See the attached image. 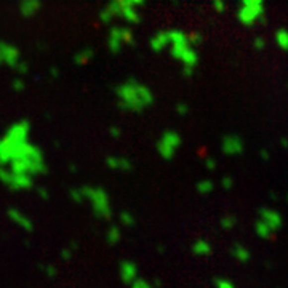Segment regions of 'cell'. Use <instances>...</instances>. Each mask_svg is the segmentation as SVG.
I'll list each match as a JSON object with an SVG mask.
<instances>
[{
    "mask_svg": "<svg viewBox=\"0 0 288 288\" xmlns=\"http://www.w3.org/2000/svg\"><path fill=\"white\" fill-rule=\"evenodd\" d=\"M259 155H261V158H264V160H268V158H269V152H268V150H266V149H261V150H259Z\"/></svg>",
    "mask_w": 288,
    "mask_h": 288,
    "instance_id": "f546056e",
    "label": "cell"
},
{
    "mask_svg": "<svg viewBox=\"0 0 288 288\" xmlns=\"http://www.w3.org/2000/svg\"><path fill=\"white\" fill-rule=\"evenodd\" d=\"M93 58H95V52H93V48H82L78 50V52L74 55V63L77 66H86V64H90L93 61Z\"/></svg>",
    "mask_w": 288,
    "mask_h": 288,
    "instance_id": "4fadbf2b",
    "label": "cell"
},
{
    "mask_svg": "<svg viewBox=\"0 0 288 288\" xmlns=\"http://www.w3.org/2000/svg\"><path fill=\"white\" fill-rule=\"evenodd\" d=\"M259 219H263L274 232L282 227V216H280V213L271 210V208H261L259 210Z\"/></svg>",
    "mask_w": 288,
    "mask_h": 288,
    "instance_id": "7c38bea8",
    "label": "cell"
},
{
    "mask_svg": "<svg viewBox=\"0 0 288 288\" xmlns=\"http://www.w3.org/2000/svg\"><path fill=\"white\" fill-rule=\"evenodd\" d=\"M11 88H13V91H16V93H21V91H23V90L26 88L24 77H21V75L14 77V78H13V82H11Z\"/></svg>",
    "mask_w": 288,
    "mask_h": 288,
    "instance_id": "d6986e66",
    "label": "cell"
},
{
    "mask_svg": "<svg viewBox=\"0 0 288 288\" xmlns=\"http://www.w3.org/2000/svg\"><path fill=\"white\" fill-rule=\"evenodd\" d=\"M42 10V0H19L18 11L24 19L35 18Z\"/></svg>",
    "mask_w": 288,
    "mask_h": 288,
    "instance_id": "8fae6325",
    "label": "cell"
},
{
    "mask_svg": "<svg viewBox=\"0 0 288 288\" xmlns=\"http://www.w3.org/2000/svg\"><path fill=\"white\" fill-rule=\"evenodd\" d=\"M194 250H196V253H205V255H208L212 251L210 245H208L207 242H197Z\"/></svg>",
    "mask_w": 288,
    "mask_h": 288,
    "instance_id": "7402d4cb",
    "label": "cell"
},
{
    "mask_svg": "<svg viewBox=\"0 0 288 288\" xmlns=\"http://www.w3.org/2000/svg\"><path fill=\"white\" fill-rule=\"evenodd\" d=\"M280 144H282V147H285V149H287V147H288V140H287V138H284V140H282V143H280Z\"/></svg>",
    "mask_w": 288,
    "mask_h": 288,
    "instance_id": "1f68e13d",
    "label": "cell"
},
{
    "mask_svg": "<svg viewBox=\"0 0 288 288\" xmlns=\"http://www.w3.org/2000/svg\"><path fill=\"white\" fill-rule=\"evenodd\" d=\"M197 189H199L200 194H208V192L213 191V183L208 181V179H204V181H200L197 184Z\"/></svg>",
    "mask_w": 288,
    "mask_h": 288,
    "instance_id": "44dd1931",
    "label": "cell"
},
{
    "mask_svg": "<svg viewBox=\"0 0 288 288\" xmlns=\"http://www.w3.org/2000/svg\"><path fill=\"white\" fill-rule=\"evenodd\" d=\"M205 163H207V168L208 170H215L216 168V160H215V158H208Z\"/></svg>",
    "mask_w": 288,
    "mask_h": 288,
    "instance_id": "83f0119b",
    "label": "cell"
},
{
    "mask_svg": "<svg viewBox=\"0 0 288 288\" xmlns=\"http://www.w3.org/2000/svg\"><path fill=\"white\" fill-rule=\"evenodd\" d=\"M221 150L226 155H230V157L242 155L243 150H245V143L239 135L229 133L221 140Z\"/></svg>",
    "mask_w": 288,
    "mask_h": 288,
    "instance_id": "9c48e42d",
    "label": "cell"
},
{
    "mask_svg": "<svg viewBox=\"0 0 288 288\" xmlns=\"http://www.w3.org/2000/svg\"><path fill=\"white\" fill-rule=\"evenodd\" d=\"M266 45H268V43H266V39L261 37V35H258V37L253 39V48L256 50V52H263Z\"/></svg>",
    "mask_w": 288,
    "mask_h": 288,
    "instance_id": "603a6c76",
    "label": "cell"
},
{
    "mask_svg": "<svg viewBox=\"0 0 288 288\" xmlns=\"http://www.w3.org/2000/svg\"><path fill=\"white\" fill-rule=\"evenodd\" d=\"M125 2H127L128 5L135 6V8H141V6L146 5V3L149 2V0H125Z\"/></svg>",
    "mask_w": 288,
    "mask_h": 288,
    "instance_id": "484cf974",
    "label": "cell"
},
{
    "mask_svg": "<svg viewBox=\"0 0 288 288\" xmlns=\"http://www.w3.org/2000/svg\"><path fill=\"white\" fill-rule=\"evenodd\" d=\"M230 186H232V179H230V178H224V179H222V187L229 189Z\"/></svg>",
    "mask_w": 288,
    "mask_h": 288,
    "instance_id": "f1b7e54d",
    "label": "cell"
},
{
    "mask_svg": "<svg viewBox=\"0 0 288 288\" xmlns=\"http://www.w3.org/2000/svg\"><path fill=\"white\" fill-rule=\"evenodd\" d=\"M3 66V61H2V53H0V68Z\"/></svg>",
    "mask_w": 288,
    "mask_h": 288,
    "instance_id": "d6a6232c",
    "label": "cell"
},
{
    "mask_svg": "<svg viewBox=\"0 0 288 288\" xmlns=\"http://www.w3.org/2000/svg\"><path fill=\"white\" fill-rule=\"evenodd\" d=\"M115 19H122L128 26H138L143 18L140 8L128 5L125 0H109L99 11V21L111 26Z\"/></svg>",
    "mask_w": 288,
    "mask_h": 288,
    "instance_id": "277c9868",
    "label": "cell"
},
{
    "mask_svg": "<svg viewBox=\"0 0 288 288\" xmlns=\"http://www.w3.org/2000/svg\"><path fill=\"white\" fill-rule=\"evenodd\" d=\"M109 132H111V135H114V136H119V130H117V127H112V128L109 130Z\"/></svg>",
    "mask_w": 288,
    "mask_h": 288,
    "instance_id": "4dcf8cb0",
    "label": "cell"
},
{
    "mask_svg": "<svg viewBox=\"0 0 288 288\" xmlns=\"http://www.w3.org/2000/svg\"><path fill=\"white\" fill-rule=\"evenodd\" d=\"M187 37H189V42L192 47L199 48L202 43H204V34L199 32V31H192V32H187Z\"/></svg>",
    "mask_w": 288,
    "mask_h": 288,
    "instance_id": "ac0fdd59",
    "label": "cell"
},
{
    "mask_svg": "<svg viewBox=\"0 0 288 288\" xmlns=\"http://www.w3.org/2000/svg\"><path fill=\"white\" fill-rule=\"evenodd\" d=\"M135 43H136V39H135V32L132 27L111 24L109 31H107L106 45L112 55H119L124 52L125 48L135 47Z\"/></svg>",
    "mask_w": 288,
    "mask_h": 288,
    "instance_id": "5b68a950",
    "label": "cell"
},
{
    "mask_svg": "<svg viewBox=\"0 0 288 288\" xmlns=\"http://www.w3.org/2000/svg\"><path fill=\"white\" fill-rule=\"evenodd\" d=\"M168 55L175 61H178L183 68V75L184 77H192L196 72L199 63H200V55L196 47L191 45L187 32L183 29L171 27L168 29Z\"/></svg>",
    "mask_w": 288,
    "mask_h": 288,
    "instance_id": "3957f363",
    "label": "cell"
},
{
    "mask_svg": "<svg viewBox=\"0 0 288 288\" xmlns=\"http://www.w3.org/2000/svg\"><path fill=\"white\" fill-rule=\"evenodd\" d=\"M274 40H276L277 47L282 50V52L288 53V29L279 27L276 31V34H274Z\"/></svg>",
    "mask_w": 288,
    "mask_h": 288,
    "instance_id": "5bb4252c",
    "label": "cell"
},
{
    "mask_svg": "<svg viewBox=\"0 0 288 288\" xmlns=\"http://www.w3.org/2000/svg\"><path fill=\"white\" fill-rule=\"evenodd\" d=\"M175 109H176L178 115H181V117H184V115L189 114V106H187V103H183V101H181V103H178V104H176Z\"/></svg>",
    "mask_w": 288,
    "mask_h": 288,
    "instance_id": "cb8c5ba5",
    "label": "cell"
},
{
    "mask_svg": "<svg viewBox=\"0 0 288 288\" xmlns=\"http://www.w3.org/2000/svg\"><path fill=\"white\" fill-rule=\"evenodd\" d=\"M255 229H256V234L259 237H263V239H271L272 234H274V230L266 224V222L263 219H258L256 221V224H255Z\"/></svg>",
    "mask_w": 288,
    "mask_h": 288,
    "instance_id": "e0dca14e",
    "label": "cell"
},
{
    "mask_svg": "<svg viewBox=\"0 0 288 288\" xmlns=\"http://www.w3.org/2000/svg\"><path fill=\"white\" fill-rule=\"evenodd\" d=\"M0 53H2L3 66H8L10 69L16 71L18 66L23 63V56H21V50L11 42L0 40Z\"/></svg>",
    "mask_w": 288,
    "mask_h": 288,
    "instance_id": "ba28073f",
    "label": "cell"
},
{
    "mask_svg": "<svg viewBox=\"0 0 288 288\" xmlns=\"http://www.w3.org/2000/svg\"><path fill=\"white\" fill-rule=\"evenodd\" d=\"M234 224H235V219H234V218H224V219H222V226L232 227Z\"/></svg>",
    "mask_w": 288,
    "mask_h": 288,
    "instance_id": "4316f807",
    "label": "cell"
},
{
    "mask_svg": "<svg viewBox=\"0 0 288 288\" xmlns=\"http://www.w3.org/2000/svg\"><path fill=\"white\" fill-rule=\"evenodd\" d=\"M216 288H235V287L232 285V282H229V280L218 279L216 280Z\"/></svg>",
    "mask_w": 288,
    "mask_h": 288,
    "instance_id": "d4e9b609",
    "label": "cell"
},
{
    "mask_svg": "<svg viewBox=\"0 0 288 288\" xmlns=\"http://www.w3.org/2000/svg\"><path fill=\"white\" fill-rule=\"evenodd\" d=\"M287 88H288V85H287Z\"/></svg>",
    "mask_w": 288,
    "mask_h": 288,
    "instance_id": "836d02e7",
    "label": "cell"
},
{
    "mask_svg": "<svg viewBox=\"0 0 288 288\" xmlns=\"http://www.w3.org/2000/svg\"><path fill=\"white\" fill-rule=\"evenodd\" d=\"M266 5L264 0H240L237 10V21L245 27H253L255 24L264 21Z\"/></svg>",
    "mask_w": 288,
    "mask_h": 288,
    "instance_id": "8992f818",
    "label": "cell"
},
{
    "mask_svg": "<svg viewBox=\"0 0 288 288\" xmlns=\"http://www.w3.org/2000/svg\"><path fill=\"white\" fill-rule=\"evenodd\" d=\"M149 47L154 53H163L168 48V29H158L149 39Z\"/></svg>",
    "mask_w": 288,
    "mask_h": 288,
    "instance_id": "30bf717a",
    "label": "cell"
},
{
    "mask_svg": "<svg viewBox=\"0 0 288 288\" xmlns=\"http://www.w3.org/2000/svg\"><path fill=\"white\" fill-rule=\"evenodd\" d=\"M107 165H109V168H114V170H128L132 167L128 158L125 157H109L107 158Z\"/></svg>",
    "mask_w": 288,
    "mask_h": 288,
    "instance_id": "9a60e30c",
    "label": "cell"
},
{
    "mask_svg": "<svg viewBox=\"0 0 288 288\" xmlns=\"http://www.w3.org/2000/svg\"><path fill=\"white\" fill-rule=\"evenodd\" d=\"M212 6H213V10L216 13H219V14L226 13V10H227L226 0H212Z\"/></svg>",
    "mask_w": 288,
    "mask_h": 288,
    "instance_id": "ffe728a7",
    "label": "cell"
},
{
    "mask_svg": "<svg viewBox=\"0 0 288 288\" xmlns=\"http://www.w3.org/2000/svg\"><path fill=\"white\" fill-rule=\"evenodd\" d=\"M29 135L31 124L21 119L6 128L0 138V179L13 189L29 187L34 176L47 170L43 152L29 143Z\"/></svg>",
    "mask_w": 288,
    "mask_h": 288,
    "instance_id": "6da1fadb",
    "label": "cell"
},
{
    "mask_svg": "<svg viewBox=\"0 0 288 288\" xmlns=\"http://www.w3.org/2000/svg\"><path fill=\"white\" fill-rule=\"evenodd\" d=\"M115 101L124 112L143 114L155 103L152 88L136 77H128L115 86Z\"/></svg>",
    "mask_w": 288,
    "mask_h": 288,
    "instance_id": "7a4b0ae2",
    "label": "cell"
},
{
    "mask_svg": "<svg viewBox=\"0 0 288 288\" xmlns=\"http://www.w3.org/2000/svg\"><path fill=\"white\" fill-rule=\"evenodd\" d=\"M232 256L235 259H239L240 263H247V261H250V258H251L250 251L245 248L243 245H240V243H235L234 247H232Z\"/></svg>",
    "mask_w": 288,
    "mask_h": 288,
    "instance_id": "2e32d148",
    "label": "cell"
},
{
    "mask_svg": "<svg viewBox=\"0 0 288 288\" xmlns=\"http://www.w3.org/2000/svg\"><path fill=\"white\" fill-rule=\"evenodd\" d=\"M183 144V138L181 135L175 130H165V132L160 135V138L157 140V152L165 160H171L173 157L176 155L178 149L181 147Z\"/></svg>",
    "mask_w": 288,
    "mask_h": 288,
    "instance_id": "52a82bcc",
    "label": "cell"
}]
</instances>
